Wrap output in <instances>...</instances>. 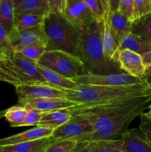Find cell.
I'll return each instance as SVG.
<instances>
[{"instance_id": "22", "label": "cell", "mask_w": 151, "mask_h": 152, "mask_svg": "<svg viewBox=\"0 0 151 152\" xmlns=\"http://www.w3.org/2000/svg\"><path fill=\"white\" fill-rule=\"evenodd\" d=\"M129 50L141 55L149 49L144 39L130 32L120 42L119 50Z\"/></svg>"}, {"instance_id": "47", "label": "cell", "mask_w": 151, "mask_h": 152, "mask_svg": "<svg viewBox=\"0 0 151 152\" xmlns=\"http://www.w3.org/2000/svg\"><path fill=\"white\" fill-rule=\"evenodd\" d=\"M121 152H125V151H121Z\"/></svg>"}, {"instance_id": "15", "label": "cell", "mask_w": 151, "mask_h": 152, "mask_svg": "<svg viewBox=\"0 0 151 152\" xmlns=\"http://www.w3.org/2000/svg\"><path fill=\"white\" fill-rule=\"evenodd\" d=\"M121 139L125 152H151V143L139 128L128 129Z\"/></svg>"}, {"instance_id": "2", "label": "cell", "mask_w": 151, "mask_h": 152, "mask_svg": "<svg viewBox=\"0 0 151 152\" xmlns=\"http://www.w3.org/2000/svg\"><path fill=\"white\" fill-rule=\"evenodd\" d=\"M102 27L103 19L96 20L80 32L81 59L86 71L95 75L124 73L117 62L109 60L105 56L102 40Z\"/></svg>"}, {"instance_id": "46", "label": "cell", "mask_w": 151, "mask_h": 152, "mask_svg": "<svg viewBox=\"0 0 151 152\" xmlns=\"http://www.w3.org/2000/svg\"><path fill=\"white\" fill-rule=\"evenodd\" d=\"M1 0H0V4H1Z\"/></svg>"}, {"instance_id": "14", "label": "cell", "mask_w": 151, "mask_h": 152, "mask_svg": "<svg viewBox=\"0 0 151 152\" xmlns=\"http://www.w3.org/2000/svg\"><path fill=\"white\" fill-rule=\"evenodd\" d=\"M53 132V129H47L41 126H36L33 129L27 130L22 133L0 139V148L7 145L22 143V142H30L42 138L50 137H51Z\"/></svg>"}, {"instance_id": "34", "label": "cell", "mask_w": 151, "mask_h": 152, "mask_svg": "<svg viewBox=\"0 0 151 152\" xmlns=\"http://www.w3.org/2000/svg\"><path fill=\"white\" fill-rule=\"evenodd\" d=\"M118 10L133 22V0H121Z\"/></svg>"}, {"instance_id": "9", "label": "cell", "mask_w": 151, "mask_h": 152, "mask_svg": "<svg viewBox=\"0 0 151 152\" xmlns=\"http://www.w3.org/2000/svg\"><path fill=\"white\" fill-rule=\"evenodd\" d=\"M15 88L19 99L46 98L67 99L66 94L62 88L47 83L19 84Z\"/></svg>"}, {"instance_id": "20", "label": "cell", "mask_w": 151, "mask_h": 152, "mask_svg": "<svg viewBox=\"0 0 151 152\" xmlns=\"http://www.w3.org/2000/svg\"><path fill=\"white\" fill-rule=\"evenodd\" d=\"M36 67L37 70L41 75V77L44 78L46 83H49V84L53 85L59 88L70 89V90L76 88L78 86L73 80L63 77L58 73L48 69L45 67L41 66L38 64H36Z\"/></svg>"}, {"instance_id": "40", "label": "cell", "mask_w": 151, "mask_h": 152, "mask_svg": "<svg viewBox=\"0 0 151 152\" xmlns=\"http://www.w3.org/2000/svg\"><path fill=\"white\" fill-rule=\"evenodd\" d=\"M110 0H101L102 4L103 5L104 12H105V16H108L110 13Z\"/></svg>"}, {"instance_id": "35", "label": "cell", "mask_w": 151, "mask_h": 152, "mask_svg": "<svg viewBox=\"0 0 151 152\" xmlns=\"http://www.w3.org/2000/svg\"><path fill=\"white\" fill-rule=\"evenodd\" d=\"M50 13L64 14L66 5V0H47Z\"/></svg>"}, {"instance_id": "45", "label": "cell", "mask_w": 151, "mask_h": 152, "mask_svg": "<svg viewBox=\"0 0 151 152\" xmlns=\"http://www.w3.org/2000/svg\"><path fill=\"white\" fill-rule=\"evenodd\" d=\"M150 11H151V0H150Z\"/></svg>"}, {"instance_id": "11", "label": "cell", "mask_w": 151, "mask_h": 152, "mask_svg": "<svg viewBox=\"0 0 151 152\" xmlns=\"http://www.w3.org/2000/svg\"><path fill=\"white\" fill-rule=\"evenodd\" d=\"M10 44L13 51L27 46L39 45L46 48L47 37L43 30L42 24L34 28L16 31L13 29L8 34Z\"/></svg>"}, {"instance_id": "8", "label": "cell", "mask_w": 151, "mask_h": 152, "mask_svg": "<svg viewBox=\"0 0 151 152\" xmlns=\"http://www.w3.org/2000/svg\"><path fill=\"white\" fill-rule=\"evenodd\" d=\"M93 130V126L88 120L81 116H73L69 121L53 130L51 137L54 140H72L76 142Z\"/></svg>"}, {"instance_id": "41", "label": "cell", "mask_w": 151, "mask_h": 152, "mask_svg": "<svg viewBox=\"0 0 151 152\" xmlns=\"http://www.w3.org/2000/svg\"><path fill=\"white\" fill-rule=\"evenodd\" d=\"M149 111H148L147 113H142L143 114V115L144 116V117H146L147 118L149 119L150 120H151V105H150L149 106Z\"/></svg>"}, {"instance_id": "5", "label": "cell", "mask_w": 151, "mask_h": 152, "mask_svg": "<svg viewBox=\"0 0 151 152\" xmlns=\"http://www.w3.org/2000/svg\"><path fill=\"white\" fill-rule=\"evenodd\" d=\"M37 64L73 80L87 74L80 58L62 50H46Z\"/></svg>"}, {"instance_id": "21", "label": "cell", "mask_w": 151, "mask_h": 152, "mask_svg": "<svg viewBox=\"0 0 151 152\" xmlns=\"http://www.w3.org/2000/svg\"><path fill=\"white\" fill-rule=\"evenodd\" d=\"M50 13L47 0H25L14 9L15 15L28 13L46 16Z\"/></svg>"}, {"instance_id": "12", "label": "cell", "mask_w": 151, "mask_h": 152, "mask_svg": "<svg viewBox=\"0 0 151 152\" xmlns=\"http://www.w3.org/2000/svg\"><path fill=\"white\" fill-rule=\"evenodd\" d=\"M19 105L25 108H31L41 112L59 109H68L78 105L76 102L68 99L60 98H46V99H19Z\"/></svg>"}, {"instance_id": "39", "label": "cell", "mask_w": 151, "mask_h": 152, "mask_svg": "<svg viewBox=\"0 0 151 152\" xmlns=\"http://www.w3.org/2000/svg\"><path fill=\"white\" fill-rule=\"evenodd\" d=\"M120 1L121 0H110V13L119 10Z\"/></svg>"}, {"instance_id": "37", "label": "cell", "mask_w": 151, "mask_h": 152, "mask_svg": "<svg viewBox=\"0 0 151 152\" xmlns=\"http://www.w3.org/2000/svg\"><path fill=\"white\" fill-rule=\"evenodd\" d=\"M0 81L10 83V84L14 86L15 87L17 86L18 85H19V82L16 80H15L13 77H11L1 65H0Z\"/></svg>"}, {"instance_id": "28", "label": "cell", "mask_w": 151, "mask_h": 152, "mask_svg": "<svg viewBox=\"0 0 151 152\" xmlns=\"http://www.w3.org/2000/svg\"><path fill=\"white\" fill-rule=\"evenodd\" d=\"M45 51L46 48L43 46L39 45H33L27 46V47L19 48L15 50L14 52L19 53L27 59L33 61L37 63Z\"/></svg>"}, {"instance_id": "32", "label": "cell", "mask_w": 151, "mask_h": 152, "mask_svg": "<svg viewBox=\"0 0 151 152\" xmlns=\"http://www.w3.org/2000/svg\"><path fill=\"white\" fill-rule=\"evenodd\" d=\"M27 113L25 116V122H24L23 126H38L40 120H41L42 113L41 111H37L31 108H26Z\"/></svg>"}, {"instance_id": "6", "label": "cell", "mask_w": 151, "mask_h": 152, "mask_svg": "<svg viewBox=\"0 0 151 152\" xmlns=\"http://www.w3.org/2000/svg\"><path fill=\"white\" fill-rule=\"evenodd\" d=\"M36 64L14 51L0 56V65L19 84L46 83L37 70Z\"/></svg>"}, {"instance_id": "1", "label": "cell", "mask_w": 151, "mask_h": 152, "mask_svg": "<svg viewBox=\"0 0 151 152\" xmlns=\"http://www.w3.org/2000/svg\"><path fill=\"white\" fill-rule=\"evenodd\" d=\"M151 94L138 98L132 103L107 114L89 119L93 132L82 137L77 142H91L96 140H115L121 139L129 129V125L138 116L149 108Z\"/></svg>"}, {"instance_id": "31", "label": "cell", "mask_w": 151, "mask_h": 152, "mask_svg": "<svg viewBox=\"0 0 151 152\" xmlns=\"http://www.w3.org/2000/svg\"><path fill=\"white\" fill-rule=\"evenodd\" d=\"M13 52L10 44L9 36L4 27L0 24V56H5Z\"/></svg>"}, {"instance_id": "4", "label": "cell", "mask_w": 151, "mask_h": 152, "mask_svg": "<svg viewBox=\"0 0 151 152\" xmlns=\"http://www.w3.org/2000/svg\"><path fill=\"white\" fill-rule=\"evenodd\" d=\"M43 30L47 37L46 50H62L81 59L80 32L63 14L50 13L44 16Z\"/></svg>"}, {"instance_id": "36", "label": "cell", "mask_w": 151, "mask_h": 152, "mask_svg": "<svg viewBox=\"0 0 151 152\" xmlns=\"http://www.w3.org/2000/svg\"><path fill=\"white\" fill-rule=\"evenodd\" d=\"M144 66V79L151 77V50L141 54Z\"/></svg>"}, {"instance_id": "17", "label": "cell", "mask_w": 151, "mask_h": 152, "mask_svg": "<svg viewBox=\"0 0 151 152\" xmlns=\"http://www.w3.org/2000/svg\"><path fill=\"white\" fill-rule=\"evenodd\" d=\"M110 27L118 43L131 32L133 22L119 10L112 12L108 16Z\"/></svg>"}, {"instance_id": "13", "label": "cell", "mask_w": 151, "mask_h": 152, "mask_svg": "<svg viewBox=\"0 0 151 152\" xmlns=\"http://www.w3.org/2000/svg\"><path fill=\"white\" fill-rule=\"evenodd\" d=\"M116 61L124 73L138 78L144 79V66L140 54L129 50H119Z\"/></svg>"}, {"instance_id": "3", "label": "cell", "mask_w": 151, "mask_h": 152, "mask_svg": "<svg viewBox=\"0 0 151 152\" xmlns=\"http://www.w3.org/2000/svg\"><path fill=\"white\" fill-rule=\"evenodd\" d=\"M147 81L129 86H99L78 85L76 88L62 89L69 100L78 105H96L124 100L151 94Z\"/></svg>"}, {"instance_id": "44", "label": "cell", "mask_w": 151, "mask_h": 152, "mask_svg": "<svg viewBox=\"0 0 151 152\" xmlns=\"http://www.w3.org/2000/svg\"><path fill=\"white\" fill-rule=\"evenodd\" d=\"M146 81H147V83H148V85L150 86V93H151V77L146 79Z\"/></svg>"}, {"instance_id": "10", "label": "cell", "mask_w": 151, "mask_h": 152, "mask_svg": "<svg viewBox=\"0 0 151 152\" xmlns=\"http://www.w3.org/2000/svg\"><path fill=\"white\" fill-rule=\"evenodd\" d=\"M63 15L79 31L98 20L82 0H66Z\"/></svg>"}, {"instance_id": "26", "label": "cell", "mask_w": 151, "mask_h": 152, "mask_svg": "<svg viewBox=\"0 0 151 152\" xmlns=\"http://www.w3.org/2000/svg\"><path fill=\"white\" fill-rule=\"evenodd\" d=\"M131 32L143 39L151 37V11L133 22Z\"/></svg>"}, {"instance_id": "43", "label": "cell", "mask_w": 151, "mask_h": 152, "mask_svg": "<svg viewBox=\"0 0 151 152\" xmlns=\"http://www.w3.org/2000/svg\"><path fill=\"white\" fill-rule=\"evenodd\" d=\"M144 40H145V42H146L147 45L149 50H151V37H150V38L147 39H144Z\"/></svg>"}, {"instance_id": "18", "label": "cell", "mask_w": 151, "mask_h": 152, "mask_svg": "<svg viewBox=\"0 0 151 152\" xmlns=\"http://www.w3.org/2000/svg\"><path fill=\"white\" fill-rule=\"evenodd\" d=\"M53 141V139L51 137L42 138L30 142L4 146L0 148V152H45L47 147Z\"/></svg>"}, {"instance_id": "33", "label": "cell", "mask_w": 151, "mask_h": 152, "mask_svg": "<svg viewBox=\"0 0 151 152\" xmlns=\"http://www.w3.org/2000/svg\"><path fill=\"white\" fill-rule=\"evenodd\" d=\"M82 1L91 10L98 20L103 19L105 12L101 0H82Z\"/></svg>"}, {"instance_id": "7", "label": "cell", "mask_w": 151, "mask_h": 152, "mask_svg": "<svg viewBox=\"0 0 151 152\" xmlns=\"http://www.w3.org/2000/svg\"><path fill=\"white\" fill-rule=\"evenodd\" d=\"M77 85L99 86H129L140 84L146 81L145 79L133 77L126 73L95 75L87 74L73 80Z\"/></svg>"}, {"instance_id": "23", "label": "cell", "mask_w": 151, "mask_h": 152, "mask_svg": "<svg viewBox=\"0 0 151 152\" xmlns=\"http://www.w3.org/2000/svg\"><path fill=\"white\" fill-rule=\"evenodd\" d=\"M13 0H1L0 4V24L9 34L14 27Z\"/></svg>"}, {"instance_id": "29", "label": "cell", "mask_w": 151, "mask_h": 152, "mask_svg": "<svg viewBox=\"0 0 151 152\" xmlns=\"http://www.w3.org/2000/svg\"><path fill=\"white\" fill-rule=\"evenodd\" d=\"M78 142L72 140H54L47 147L45 152H72Z\"/></svg>"}, {"instance_id": "19", "label": "cell", "mask_w": 151, "mask_h": 152, "mask_svg": "<svg viewBox=\"0 0 151 152\" xmlns=\"http://www.w3.org/2000/svg\"><path fill=\"white\" fill-rule=\"evenodd\" d=\"M72 117V114L68 108L43 112L38 126L54 130L69 121Z\"/></svg>"}, {"instance_id": "27", "label": "cell", "mask_w": 151, "mask_h": 152, "mask_svg": "<svg viewBox=\"0 0 151 152\" xmlns=\"http://www.w3.org/2000/svg\"><path fill=\"white\" fill-rule=\"evenodd\" d=\"M26 113V108L22 105H14L4 111V117L9 122L10 126L20 127L23 126Z\"/></svg>"}, {"instance_id": "38", "label": "cell", "mask_w": 151, "mask_h": 152, "mask_svg": "<svg viewBox=\"0 0 151 152\" xmlns=\"http://www.w3.org/2000/svg\"><path fill=\"white\" fill-rule=\"evenodd\" d=\"M91 145V142H78L76 147L72 152H90Z\"/></svg>"}, {"instance_id": "42", "label": "cell", "mask_w": 151, "mask_h": 152, "mask_svg": "<svg viewBox=\"0 0 151 152\" xmlns=\"http://www.w3.org/2000/svg\"><path fill=\"white\" fill-rule=\"evenodd\" d=\"M25 0H13V5H14V9L19 7L22 2Z\"/></svg>"}, {"instance_id": "25", "label": "cell", "mask_w": 151, "mask_h": 152, "mask_svg": "<svg viewBox=\"0 0 151 152\" xmlns=\"http://www.w3.org/2000/svg\"><path fill=\"white\" fill-rule=\"evenodd\" d=\"M90 152H121L124 151L122 139L115 140H96L91 142Z\"/></svg>"}, {"instance_id": "30", "label": "cell", "mask_w": 151, "mask_h": 152, "mask_svg": "<svg viewBox=\"0 0 151 152\" xmlns=\"http://www.w3.org/2000/svg\"><path fill=\"white\" fill-rule=\"evenodd\" d=\"M150 12V0H133V22Z\"/></svg>"}, {"instance_id": "24", "label": "cell", "mask_w": 151, "mask_h": 152, "mask_svg": "<svg viewBox=\"0 0 151 152\" xmlns=\"http://www.w3.org/2000/svg\"><path fill=\"white\" fill-rule=\"evenodd\" d=\"M44 16L28 14V13L15 15L13 29L16 31H22V30L34 28L41 25L44 21Z\"/></svg>"}, {"instance_id": "16", "label": "cell", "mask_w": 151, "mask_h": 152, "mask_svg": "<svg viewBox=\"0 0 151 152\" xmlns=\"http://www.w3.org/2000/svg\"><path fill=\"white\" fill-rule=\"evenodd\" d=\"M102 40L106 57L109 60L117 62L116 58L119 51V43L111 31L108 16H104Z\"/></svg>"}]
</instances>
